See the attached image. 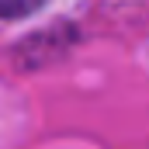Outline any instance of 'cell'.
Here are the masks:
<instances>
[{
    "label": "cell",
    "instance_id": "cell-1",
    "mask_svg": "<svg viewBox=\"0 0 149 149\" xmlns=\"http://www.w3.org/2000/svg\"><path fill=\"white\" fill-rule=\"evenodd\" d=\"M49 0H0V17H24L38 7H45Z\"/></svg>",
    "mask_w": 149,
    "mask_h": 149
}]
</instances>
